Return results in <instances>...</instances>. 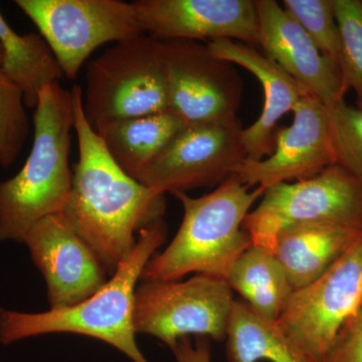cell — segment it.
<instances>
[{"mask_svg":"<svg viewBox=\"0 0 362 362\" xmlns=\"http://www.w3.org/2000/svg\"><path fill=\"white\" fill-rule=\"evenodd\" d=\"M83 106L95 131L113 121L168 111L162 40L142 33L92 59L86 69Z\"/></svg>","mask_w":362,"mask_h":362,"instance_id":"cell-5","label":"cell"},{"mask_svg":"<svg viewBox=\"0 0 362 362\" xmlns=\"http://www.w3.org/2000/svg\"><path fill=\"white\" fill-rule=\"evenodd\" d=\"M20 89L0 68V166L8 168L20 156L30 133V120Z\"/></svg>","mask_w":362,"mask_h":362,"instance_id":"cell-25","label":"cell"},{"mask_svg":"<svg viewBox=\"0 0 362 362\" xmlns=\"http://www.w3.org/2000/svg\"><path fill=\"white\" fill-rule=\"evenodd\" d=\"M39 28L64 76L77 78L98 47L142 35L134 6L121 0H16Z\"/></svg>","mask_w":362,"mask_h":362,"instance_id":"cell-8","label":"cell"},{"mask_svg":"<svg viewBox=\"0 0 362 362\" xmlns=\"http://www.w3.org/2000/svg\"><path fill=\"white\" fill-rule=\"evenodd\" d=\"M143 33L161 40H237L259 45L252 0H138L132 2Z\"/></svg>","mask_w":362,"mask_h":362,"instance_id":"cell-13","label":"cell"},{"mask_svg":"<svg viewBox=\"0 0 362 362\" xmlns=\"http://www.w3.org/2000/svg\"><path fill=\"white\" fill-rule=\"evenodd\" d=\"M216 58L246 69L263 88L264 105L256 122L242 131V142L247 158H266L275 148V136L280 119L294 110L299 100L308 94L296 81L275 62L259 54L251 45L232 40L207 42Z\"/></svg>","mask_w":362,"mask_h":362,"instance_id":"cell-16","label":"cell"},{"mask_svg":"<svg viewBox=\"0 0 362 362\" xmlns=\"http://www.w3.org/2000/svg\"><path fill=\"white\" fill-rule=\"evenodd\" d=\"M361 308L362 233L321 277L292 293L277 325L312 361L322 362Z\"/></svg>","mask_w":362,"mask_h":362,"instance_id":"cell-9","label":"cell"},{"mask_svg":"<svg viewBox=\"0 0 362 362\" xmlns=\"http://www.w3.org/2000/svg\"><path fill=\"white\" fill-rule=\"evenodd\" d=\"M325 108L337 164L362 185V108L344 100Z\"/></svg>","mask_w":362,"mask_h":362,"instance_id":"cell-24","label":"cell"},{"mask_svg":"<svg viewBox=\"0 0 362 362\" xmlns=\"http://www.w3.org/2000/svg\"><path fill=\"white\" fill-rule=\"evenodd\" d=\"M283 8L296 21L325 58L339 66L340 33L333 0H284Z\"/></svg>","mask_w":362,"mask_h":362,"instance_id":"cell-23","label":"cell"},{"mask_svg":"<svg viewBox=\"0 0 362 362\" xmlns=\"http://www.w3.org/2000/svg\"><path fill=\"white\" fill-rule=\"evenodd\" d=\"M1 70L20 89L28 108L35 109L40 93L65 78L58 59L40 33L18 35L0 13Z\"/></svg>","mask_w":362,"mask_h":362,"instance_id":"cell-19","label":"cell"},{"mask_svg":"<svg viewBox=\"0 0 362 362\" xmlns=\"http://www.w3.org/2000/svg\"><path fill=\"white\" fill-rule=\"evenodd\" d=\"M226 340L228 362H315L245 301H233Z\"/></svg>","mask_w":362,"mask_h":362,"instance_id":"cell-21","label":"cell"},{"mask_svg":"<svg viewBox=\"0 0 362 362\" xmlns=\"http://www.w3.org/2000/svg\"><path fill=\"white\" fill-rule=\"evenodd\" d=\"M362 233V228L328 223H304L282 230L274 255L295 290L323 275Z\"/></svg>","mask_w":362,"mask_h":362,"instance_id":"cell-17","label":"cell"},{"mask_svg":"<svg viewBox=\"0 0 362 362\" xmlns=\"http://www.w3.org/2000/svg\"><path fill=\"white\" fill-rule=\"evenodd\" d=\"M328 223L362 228V185L338 164L307 180L267 188L256 209L245 218L252 246L273 252L286 228Z\"/></svg>","mask_w":362,"mask_h":362,"instance_id":"cell-6","label":"cell"},{"mask_svg":"<svg viewBox=\"0 0 362 362\" xmlns=\"http://www.w3.org/2000/svg\"><path fill=\"white\" fill-rule=\"evenodd\" d=\"M288 127H279L273 153L261 160L246 158L233 175L247 187L267 188L307 180L337 164L325 106L310 94L299 100Z\"/></svg>","mask_w":362,"mask_h":362,"instance_id":"cell-12","label":"cell"},{"mask_svg":"<svg viewBox=\"0 0 362 362\" xmlns=\"http://www.w3.org/2000/svg\"><path fill=\"white\" fill-rule=\"evenodd\" d=\"M23 242L44 276L51 309L81 303L107 282L100 259L61 214L37 221Z\"/></svg>","mask_w":362,"mask_h":362,"instance_id":"cell-14","label":"cell"},{"mask_svg":"<svg viewBox=\"0 0 362 362\" xmlns=\"http://www.w3.org/2000/svg\"><path fill=\"white\" fill-rule=\"evenodd\" d=\"M185 126L175 114L165 111L113 121L96 132L117 165L138 180Z\"/></svg>","mask_w":362,"mask_h":362,"instance_id":"cell-18","label":"cell"},{"mask_svg":"<svg viewBox=\"0 0 362 362\" xmlns=\"http://www.w3.org/2000/svg\"><path fill=\"white\" fill-rule=\"evenodd\" d=\"M2 59H4V52H2L1 45H0V66H1Z\"/></svg>","mask_w":362,"mask_h":362,"instance_id":"cell-28","label":"cell"},{"mask_svg":"<svg viewBox=\"0 0 362 362\" xmlns=\"http://www.w3.org/2000/svg\"><path fill=\"white\" fill-rule=\"evenodd\" d=\"M238 117L185 125L137 181L165 194L220 185L247 158Z\"/></svg>","mask_w":362,"mask_h":362,"instance_id":"cell-10","label":"cell"},{"mask_svg":"<svg viewBox=\"0 0 362 362\" xmlns=\"http://www.w3.org/2000/svg\"><path fill=\"white\" fill-rule=\"evenodd\" d=\"M78 159L71 189L61 214L113 274L132 251L135 233L162 220L165 194L131 177L117 165L86 118L83 88H71Z\"/></svg>","mask_w":362,"mask_h":362,"instance_id":"cell-1","label":"cell"},{"mask_svg":"<svg viewBox=\"0 0 362 362\" xmlns=\"http://www.w3.org/2000/svg\"><path fill=\"white\" fill-rule=\"evenodd\" d=\"M166 235L163 220L140 230L134 247L110 280L81 303L40 313L0 307V342L11 344L51 333H71L108 343L133 362H149L135 339V293L143 270L165 242Z\"/></svg>","mask_w":362,"mask_h":362,"instance_id":"cell-2","label":"cell"},{"mask_svg":"<svg viewBox=\"0 0 362 362\" xmlns=\"http://www.w3.org/2000/svg\"><path fill=\"white\" fill-rule=\"evenodd\" d=\"M233 301L226 281L209 276L144 282L135 293V332L151 335L171 350L189 335L223 341Z\"/></svg>","mask_w":362,"mask_h":362,"instance_id":"cell-7","label":"cell"},{"mask_svg":"<svg viewBox=\"0 0 362 362\" xmlns=\"http://www.w3.org/2000/svg\"><path fill=\"white\" fill-rule=\"evenodd\" d=\"M33 115V143L20 173L0 181V240H18L37 221L59 214L70 195L74 171L71 133L73 94L57 84L40 93Z\"/></svg>","mask_w":362,"mask_h":362,"instance_id":"cell-4","label":"cell"},{"mask_svg":"<svg viewBox=\"0 0 362 362\" xmlns=\"http://www.w3.org/2000/svg\"><path fill=\"white\" fill-rule=\"evenodd\" d=\"M173 351L176 362H211V342L207 337H195L194 343L189 337L181 338Z\"/></svg>","mask_w":362,"mask_h":362,"instance_id":"cell-27","label":"cell"},{"mask_svg":"<svg viewBox=\"0 0 362 362\" xmlns=\"http://www.w3.org/2000/svg\"><path fill=\"white\" fill-rule=\"evenodd\" d=\"M250 307L271 323H277L294 288L271 252L251 246L238 259L226 279Z\"/></svg>","mask_w":362,"mask_h":362,"instance_id":"cell-20","label":"cell"},{"mask_svg":"<svg viewBox=\"0 0 362 362\" xmlns=\"http://www.w3.org/2000/svg\"><path fill=\"white\" fill-rule=\"evenodd\" d=\"M168 111L185 125L220 122L237 116L243 84L232 64L195 40H162Z\"/></svg>","mask_w":362,"mask_h":362,"instance_id":"cell-11","label":"cell"},{"mask_svg":"<svg viewBox=\"0 0 362 362\" xmlns=\"http://www.w3.org/2000/svg\"><path fill=\"white\" fill-rule=\"evenodd\" d=\"M259 45L308 94L324 106L344 100L339 66L325 58L294 18L274 0H257Z\"/></svg>","mask_w":362,"mask_h":362,"instance_id":"cell-15","label":"cell"},{"mask_svg":"<svg viewBox=\"0 0 362 362\" xmlns=\"http://www.w3.org/2000/svg\"><path fill=\"white\" fill-rule=\"evenodd\" d=\"M340 33L339 69L346 90L356 93L362 108V1L333 0Z\"/></svg>","mask_w":362,"mask_h":362,"instance_id":"cell-22","label":"cell"},{"mask_svg":"<svg viewBox=\"0 0 362 362\" xmlns=\"http://www.w3.org/2000/svg\"><path fill=\"white\" fill-rule=\"evenodd\" d=\"M322 362H362V308L343 326Z\"/></svg>","mask_w":362,"mask_h":362,"instance_id":"cell-26","label":"cell"},{"mask_svg":"<svg viewBox=\"0 0 362 362\" xmlns=\"http://www.w3.org/2000/svg\"><path fill=\"white\" fill-rule=\"evenodd\" d=\"M265 190H250L235 175L201 197L175 192L183 218L169 246L150 259L144 282L176 281L190 273L226 281L238 259L252 246L243 223Z\"/></svg>","mask_w":362,"mask_h":362,"instance_id":"cell-3","label":"cell"}]
</instances>
